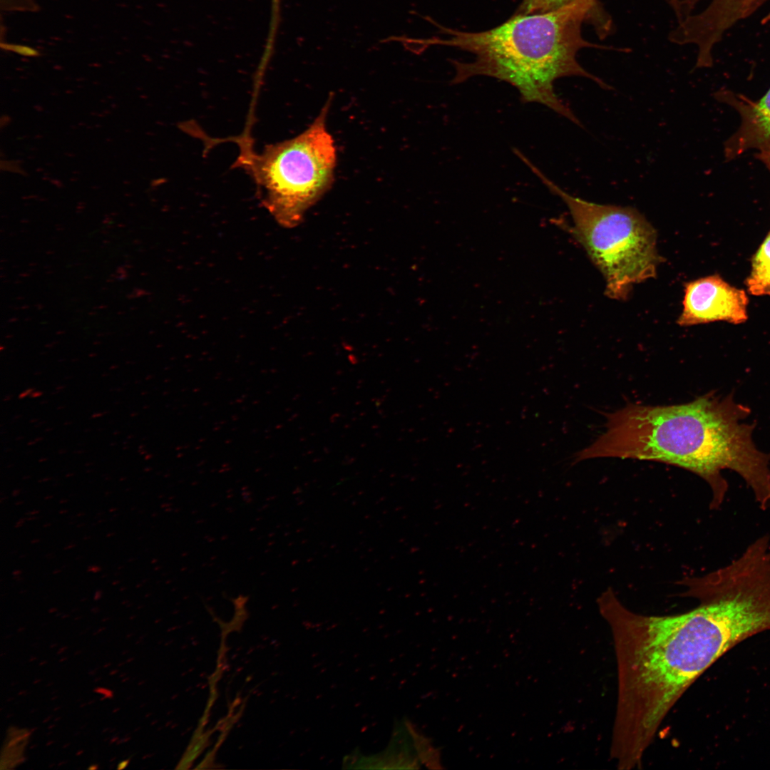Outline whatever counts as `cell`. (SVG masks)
Masks as SVG:
<instances>
[{
    "mask_svg": "<svg viewBox=\"0 0 770 770\" xmlns=\"http://www.w3.org/2000/svg\"><path fill=\"white\" fill-rule=\"evenodd\" d=\"M585 23H590L600 38L606 37L612 30L611 19L598 0H575L545 13L514 14L503 24L482 31L441 27L443 37L428 41L473 56L468 62L451 60L455 71L452 85L476 76L505 81L518 90L521 102L543 105L581 126L555 93V81L580 76L610 89L580 64L577 55L587 48L623 51L586 40L582 33Z\"/></svg>",
    "mask_w": 770,
    "mask_h": 770,
    "instance_id": "7a4b0ae2",
    "label": "cell"
},
{
    "mask_svg": "<svg viewBox=\"0 0 770 770\" xmlns=\"http://www.w3.org/2000/svg\"><path fill=\"white\" fill-rule=\"evenodd\" d=\"M742 110V123L732 148L736 153L749 148L760 154L770 150V89L757 102Z\"/></svg>",
    "mask_w": 770,
    "mask_h": 770,
    "instance_id": "8992f818",
    "label": "cell"
},
{
    "mask_svg": "<svg viewBox=\"0 0 770 770\" xmlns=\"http://www.w3.org/2000/svg\"><path fill=\"white\" fill-rule=\"evenodd\" d=\"M770 20V14L766 17L765 21Z\"/></svg>",
    "mask_w": 770,
    "mask_h": 770,
    "instance_id": "7c38bea8",
    "label": "cell"
},
{
    "mask_svg": "<svg viewBox=\"0 0 770 770\" xmlns=\"http://www.w3.org/2000/svg\"><path fill=\"white\" fill-rule=\"evenodd\" d=\"M750 409L713 391L679 405L629 404L607 416L606 430L575 456V462L615 457L654 461L687 469L709 485L712 509L722 504L724 470L738 473L757 502L770 500V455L753 441Z\"/></svg>",
    "mask_w": 770,
    "mask_h": 770,
    "instance_id": "6da1fadb",
    "label": "cell"
},
{
    "mask_svg": "<svg viewBox=\"0 0 770 770\" xmlns=\"http://www.w3.org/2000/svg\"><path fill=\"white\" fill-rule=\"evenodd\" d=\"M746 284L751 294L770 296V231L753 257Z\"/></svg>",
    "mask_w": 770,
    "mask_h": 770,
    "instance_id": "52a82bcc",
    "label": "cell"
},
{
    "mask_svg": "<svg viewBox=\"0 0 770 770\" xmlns=\"http://www.w3.org/2000/svg\"><path fill=\"white\" fill-rule=\"evenodd\" d=\"M760 156L770 168V150L760 154Z\"/></svg>",
    "mask_w": 770,
    "mask_h": 770,
    "instance_id": "30bf717a",
    "label": "cell"
},
{
    "mask_svg": "<svg viewBox=\"0 0 770 770\" xmlns=\"http://www.w3.org/2000/svg\"><path fill=\"white\" fill-rule=\"evenodd\" d=\"M575 0H523L515 14H532L551 11Z\"/></svg>",
    "mask_w": 770,
    "mask_h": 770,
    "instance_id": "ba28073f",
    "label": "cell"
},
{
    "mask_svg": "<svg viewBox=\"0 0 770 770\" xmlns=\"http://www.w3.org/2000/svg\"><path fill=\"white\" fill-rule=\"evenodd\" d=\"M6 48L10 49L12 51L23 56H36L38 55V53L36 50L25 46H6Z\"/></svg>",
    "mask_w": 770,
    "mask_h": 770,
    "instance_id": "9c48e42d",
    "label": "cell"
},
{
    "mask_svg": "<svg viewBox=\"0 0 770 770\" xmlns=\"http://www.w3.org/2000/svg\"><path fill=\"white\" fill-rule=\"evenodd\" d=\"M333 96L297 136L255 153L243 141L235 165L243 167L262 193L263 206L282 226L301 222L305 212L332 187L337 153L327 128Z\"/></svg>",
    "mask_w": 770,
    "mask_h": 770,
    "instance_id": "3957f363",
    "label": "cell"
},
{
    "mask_svg": "<svg viewBox=\"0 0 770 770\" xmlns=\"http://www.w3.org/2000/svg\"><path fill=\"white\" fill-rule=\"evenodd\" d=\"M519 158L566 204L573 233L603 274L607 297L625 299L634 284L655 277L661 261L657 235L642 214L632 207L597 204L571 195L523 153Z\"/></svg>",
    "mask_w": 770,
    "mask_h": 770,
    "instance_id": "277c9868",
    "label": "cell"
},
{
    "mask_svg": "<svg viewBox=\"0 0 770 770\" xmlns=\"http://www.w3.org/2000/svg\"><path fill=\"white\" fill-rule=\"evenodd\" d=\"M128 761H129V759L128 760H125V761H123L122 762H120L118 766V769H125L128 766Z\"/></svg>",
    "mask_w": 770,
    "mask_h": 770,
    "instance_id": "8fae6325",
    "label": "cell"
},
{
    "mask_svg": "<svg viewBox=\"0 0 770 770\" xmlns=\"http://www.w3.org/2000/svg\"><path fill=\"white\" fill-rule=\"evenodd\" d=\"M749 299L744 290L732 286L719 275L702 277L685 284L680 326L717 321L739 324L748 319Z\"/></svg>",
    "mask_w": 770,
    "mask_h": 770,
    "instance_id": "5b68a950",
    "label": "cell"
}]
</instances>
